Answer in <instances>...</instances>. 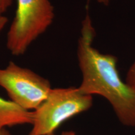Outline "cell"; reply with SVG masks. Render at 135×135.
I'll list each match as a JSON object with an SVG mask.
<instances>
[{
	"label": "cell",
	"instance_id": "2",
	"mask_svg": "<svg viewBox=\"0 0 135 135\" xmlns=\"http://www.w3.org/2000/svg\"><path fill=\"white\" fill-rule=\"evenodd\" d=\"M92 105V96L82 93L78 88H52L33 111V128L28 135L53 134L63 122L88 110Z\"/></svg>",
	"mask_w": 135,
	"mask_h": 135
},
{
	"label": "cell",
	"instance_id": "11",
	"mask_svg": "<svg viewBox=\"0 0 135 135\" xmlns=\"http://www.w3.org/2000/svg\"><path fill=\"white\" fill-rule=\"evenodd\" d=\"M0 135H11V134L6 129V128H4L0 130Z\"/></svg>",
	"mask_w": 135,
	"mask_h": 135
},
{
	"label": "cell",
	"instance_id": "8",
	"mask_svg": "<svg viewBox=\"0 0 135 135\" xmlns=\"http://www.w3.org/2000/svg\"><path fill=\"white\" fill-rule=\"evenodd\" d=\"M8 23L7 17L4 16V15H0V33L6 26Z\"/></svg>",
	"mask_w": 135,
	"mask_h": 135
},
{
	"label": "cell",
	"instance_id": "9",
	"mask_svg": "<svg viewBox=\"0 0 135 135\" xmlns=\"http://www.w3.org/2000/svg\"><path fill=\"white\" fill-rule=\"evenodd\" d=\"M89 0H88V1ZM111 0H97V1L99 4L104 5V6H108Z\"/></svg>",
	"mask_w": 135,
	"mask_h": 135
},
{
	"label": "cell",
	"instance_id": "5",
	"mask_svg": "<svg viewBox=\"0 0 135 135\" xmlns=\"http://www.w3.org/2000/svg\"><path fill=\"white\" fill-rule=\"evenodd\" d=\"M33 111L25 110L10 100L0 97V130L6 126L33 124Z\"/></svg>",
	"mask_w": 135,
	"mask_h": 135
},
{
	"label": "cell",
	"instance_id": "6",
	"mask_svg": "<svg viewBox=\"0 0 135 135\" xmlns=\"http://www.w3.org/2000/svg\"><path fill=\"white\" fill-rule=\"evenodd\" d=\"M126 83L128 85L135 89V61L128 71Z\"/></svg>",
	"mask_w": 135,
	"mask_h": 135
},
{
	"label": "cell",
	"instance_id": "4",
	"mask_svg": "<svg viewBox=\"0 0 135 135\" xmlns=\"http://www.w3.org/2000/svg\"><path fill=\"white\" fill-rule=\"evenodd\" d=\"M0 86L6 91L10 101L30 111L35 110L52 89L47 79L13 61L0 68Z\"/></svg>",
	"mask_w": 135,
	"mask_h": 135
},
{
	"label": "cell",
	"instance_id": "10",
	"mask_svg": "<svg viewBox=\"0 0 135 135\" xmlns=\"http://www.w3.org/2000/svg\"><path fill=\"white\" fill-rule=\"evenodd\" d=\"M48 135H55L53 134H48ZM60 135H76V133L73 131H64Z\"/></svg>",
	"mask_w": 135,
	"mask_h": 135
},
{
	"label": "cell",
	"instance_id": "3",
	"mask_svg": "<svg viewBox=\"0 0 135 135\" xmlns=\"http://www.w3.org/2000/svg\"><path fill=\"white\" fill-rule=\"evenodd\" d=\"M54 7L50 0H17V9L8 32L6 46L20 56L53 23Z\"/></svg>",
	"mask_w": 135,
	"mask_h": 135
},
{
	"label": "cell",
	"instance_id": "7",
	"mask_svg": "<svg viewBox=\"0 0 135 135\" xmlns=\"http://www.w3.org/2000/svg\"><path fill=\"white\" fill-rule=\"evenodd\" d=\"M13 0H0V15H3L11 6Z\"/></svg>",
	"mask_w": 135,
	"mask_h": 135
},
{
	"label": "cell",
	"instance_id": "1",
	"mask_svg": "<svg viewBox=\"0 0 135 135\" xmlns=\"http://www.w3.org/2000/svg\"><path fill=\"white\" fill-rule=\"evenodd\" d=\"M95 35V29L87 12L78 44V60L82 74L78 89L83 94L104 98L123 124L134 127L135 89L121 79L115 56L102 53L94 48Z\"/></svg>",
	"mask_w": 135,
	"mask_h": 135
}]
</instances>
